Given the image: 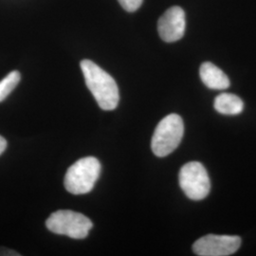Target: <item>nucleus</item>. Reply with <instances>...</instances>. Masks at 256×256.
I'll list each match as a JSON object with an SVG mask.
<instances>
[{"label":"nucleus","instance_id":"nucleus-4","mask_svg":"<svg viewBox=\"0 0 256 256\" xmlns=\"http://www.w3.org/2000/svg\"><path fill=\"white\" fill-rule=\"evenodd\" d=\"M46 226L52 232L74 239L86 238L92 230V220L82 214L70 210L52 212L46 220Z\"/></svg>","mask_w":256,"mask_h":256},{"label":"nucleus","instance_id":"nucleus-11","mask_svg":"<svg viewBox=\"0 0 256 256\" xmlns=\"http://www.w3.org/2000/svg\"><path fill=\"white\" fill-rule=\"evenodd\" d=\"M120 6L126 12H132L137 10L142 4L144 0H118Z\"/></svg>","mask_w":256,"mask_h":256},{"label":"nucleus","instance_id":"nucleus-5","mask_svg":"<svg viewBox=\"0 0 256 256\" xmlns=\"http://www.w3.org/2000/svg\"><path fill=\"white\" fill-rule=\"evenodd\" d=\"M178 180L183 192L192 200H204L210 192L209 174L198 162L183 165L180 171Z\"/></svg>","mask_w":256,"mask_h":256},{"label":"nucleus","instance_id":"nucleus-12","mask_svg":"<svg viewBox=\"0 0 256 256\" xmlns=\"http://www.w3.org/2000/svg\"><path fill=\"white\" fill-rule=\"evenodd\" d=\"M19 256L20 254L14 252V250H9L7 248L0 247V256Z\"/></svg>","mask_w":256,"mask_h":256},{"label":"nucleus","instance_id":"nucleus-8","mask_svg":"<svg viewBox=\"0 0 256 256\" xmlns=\"http://www.w3.org/2000/svg\"><path fill=\"white\" fill-rule=\"evenodd\" d=\"M200 75L203 84L210 90H224L230 86L228 76L216 64L205 62L202 64Z\"/></svg>","mask_w":256,"mask_h":256},{"label":"nucleus","instance_id":"nucleus-13","mask_svg":"<svg viewBox=\"0 0 256 256\" xmlns=\"http://www.w3.org/2000/svg\"><path fill=\"white\" fill-rule=\"evenodd\" d=\"M6 148H7V140L2 136H0V155L3 154Z\"/></svg>","mask_w":256,"mask_h":256},{"label":"nucleus","instance_id":"nucleus-6","mask_svg":"<svg viewBox=\"0 0 256 256\" xmlns=\"http://www.w3.org/2000/svg\"><path fill=\"white\" fill-rule=\"evenodd\" d=\"M240 245L239 236L208 234L194 243L192 250L200 256H228L234 254Z\"/></svg>","mask_w":256,"mask_h":256},{"label":"nucleus","instance_id":"nucleus-10","mask_svg":"<svg viewBox=\"0 0 256 256\" xmlns=\"http://www.w3.org/2000/svg\"><path fill=\"white\" fill-rule=\"evenodd\" d=\"M20 79L21 75L19 72L14 70L0 81V102L4 101L16 88L20 82Z\"/></svg>","mask_w":256,"mask_h":256},{"label":"nucleus","instance_id":"nucleus-9","mask_svg":"<svg viewBox=\"0 0 256 256\" xmlns=\"http://www.w3.org/2000/svg\"><path fill=\"white\" fill-rule=\"evenodd\" d=\"M214 108L223 115H238L240 114L243 108V101L234 94L230 93H222L218 95L214 100Z\"/></svg>","mask_w":256,"mask_h":256},{"label":"nucleus","instance_id":"nucleus-1","mask_svg":"<svg viewBox=\"0 0 256 256\" xmlns=\"http://www.w3.org/2000/svg\"><path fill=\"white\" fill-rule=\"evenodd\" d=\"M84 78L88 88L90 90L102 110H114L119 104V88L113 77L90 60L81 62Z\"/></svg>","mask_w":256,"mask_h":256},{"label":"nucleus","instance_id":"nucleus-7","mask_svg":"<svg viewBox=\"0 0 256 256\" xmlns=\"http://www.w3.org/2000/svg\"><path fill=\"white\" fill-rule=\"evenodd\" d=\"M185 28V12L178 6L167 10L158 22V34L167 43L180 40L184 36Z\"/></svg>","mask_w":256,"mask_h":256},{"label":"nucleus","instance_id":"nucleus-3","mask_svg":"<svg viewBox=\"0 0 256 256\" xmlns=\"http://www.w3.org/2000/svg\"><path fill=\"white\" fill-rule=\"evenodd\" d=\"M184 134V124L178 114H170L156 126L152 137L151 147L156 156L171 154L180 146Z\"/></svg>","mask_w":256,"mask_h":256},{"label":"nucleus","instance_id":"nucleus-2","mask_svg":"<svg viewBox=\"0 0 256 256\" xmlns=\"http://www.w3.org/2000/svg\"><path fill=\"white\" fill-rule=\"evenodd\" d=\"M102 166L98 158L86 156L72 165L64 176V188L72 194L90 192L101 174Z\"/></svg>","mask_w":256,"mask_h":256}]
</instances>
